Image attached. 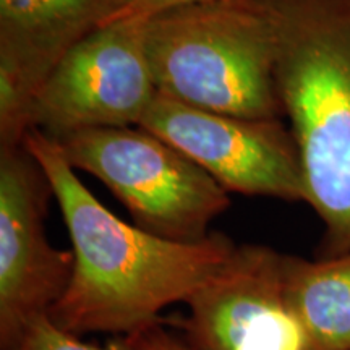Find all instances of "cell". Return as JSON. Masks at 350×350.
Instances as JSON below:
<instances>
[{
	"instance_id": "cell-9",
	"label": "cell",
	"mask_w": 350,
	"mask_h": 350,
	"mask_svg": "<svg viewBox=\"0 0 350 350\" xmlns=\"http://www.w3.org/2000/svg\"><path fill=\"white\" fill-rule=\"evenodd\" d=\"M133 0H0V150L25 143L44 83Z\"/></svg>"
},
{
	"instance_id": "cell-1",
	"label": "cell",
	"mask_w": 350,
	"mask_h": 350,
	"mask_svg": "<svg viewBox=\"0 0 350 350\" xmlns=\"http://www.w3.org/2000/svg\"><path fill=\"white\" fill-rule=\"evenodd\" d=\"M25 146L51 183L72 242V279L49 313L62 329L137 336L163 323L164 308L185 304L234 252L217 232L175 242L126 224L83 185L55 139L31 129Z\"/></svg>"
},
{
	"instance_id": "cell-10",
	"label": "cell",
	"mask_w": 350,
	"mask_h": 350,
	"mask_svg": "<svg viewBox=\"0 0 350 350\" xmlns=\"http://www.w3.org/2000/svg\"><path fill=\"white\" fill-rule=\"evenodd\" d=\"M282 279L310 350H350V253L314 261L282 255Z\"/></svg>"
},
{
	"instance_id": "cell-11",
	"label": "cell",
	"mask_w": 350,
	"mask_h": 350,
	"mask_svg": "<svg viewBox=\"0 0 350 350\" xmlns=\"http://www.w3.org/2000/svg\"><path fill=\"white\" fill-rule=\"evenodd\" d=\"M7 350H138L130 338H116L104 345L88 344L55 325L49 314H42L26 327L20 339Z\"/></svg>"
},
{
	"instance_id": "cell-4",
	"label": "cell",
	"mask_w": 350,
	"mask_h": 350,
	"mask_svg": "<svg viewBox=\"0 0 350 350\" xmlns=\"http://www.w3.org/2000/svg\"><path fill=\"white\" fill-rule=\"evenodd\" d=\"M55 142L73 169L124 203L135 226L159 237L200 242L230 204L229 191L206 170L142 126L88 129Z\"/></svg>"
},
{
	"instance_id": "cell-5",
	"label": "cell",
	"mask_w": 350,
	"mask_h": 350,
	"mask_svg": "<svg viewBox=\"0 0 350 350\" xmlns=\"http://www.w3.org/2000/svg\"><path fill=\"white\" fill-rule=\"evenodd\" d=\"M144 26L112 21L78 42L39 91L31 129L59 139L88 129L139 126L157 96Z\"/></svg>"
},
{
	"instance_id": "cell-13",
	"label": "cell",
	"mask_w": 350,
	"mask_h": 350,
	"mask_svg": "<svg viewBox=\"0 0 350 350\" xmlns=\"http://www.w3.org/2000/svg\"><path fill=\"white\" fill-rule=\"evenodd\" d=\"M135 347L138 350H193L183 340L180 336L164 329L163 323L139 332L137 336H130Z\"/></svg>"
},
{
	"instance_id": "cell-12",
	"label": "cell",
	"mask_w": 350,
	"mask_h": 350,
	"mask_svg": "<svg viewBox=\"0 0 350 350\" xmlns=\"http://www.w3.org/2000/svg\"><path fill=\"white\" fill-rule=\"evenodd\" d=\"M203 2H213V0H133L112 21H148L152 16L172 10V8Z\"/></svg>"
},
{
	"instance_id": "cell-2",
	"label": "cell",
	"mask_w": 350,
	"mask_h": 350,
	"mask_svg": "<svg viewBox=\"0 0 350 350\" xmlns=\"http://www.w3.org/2000/svg\"><path fill=\"white\" fill-rule=\"evenodd\" d=\"M268 21L274 80L299 148L321 258L350 253V0H247Z\"/></svg>"
},
{
	"instance_id": "cell-6",
	"label": "cell",
	"mask_w": 350,
	"mask_h": 350,
	"mask_svg": "<svg viewBox=\"0 0 350 350\" xmlns=\"http://www.w3.org/2000/svg\"><path fill=\"white\" fill-rule=\"evenodd\" d=\"M139 126L180 150L227 191L305 198L299 148L281 119L209 112L157 93Z\"/></svg>"
},
{
	"instance_id": "cell-3",
	"label": "cell",
	"mask_w": 350,
	"mask_h": 350,
	"mask_svg": "<svg viewBox=\"0 0 350 350\" xmlns=\"http://www.w3.org/2000/svg\"><path fill=\"white\" fill-rule=\"evenodd\" d=\"M157 93L209 112L281 119L273 34L247 0L172 8L144 26Z\"/></svg>"
},
{
	"instance_id": "cell-8",
	"label": "cell",
	"mask_w": 350,
	"mask_h": 350,
	"mask_svg": "<svg viewBox=\"0 0 350 350\" xmlns=\"http://www.w3.org/2000/svg\"><path fill=\"white\" fill-rule=\"evenodd\" d=\"M185 305L174 319L193 350H310L284 294L282 255L265 245H235Z\"/></svg>"
},
{
	"instance_id": "cell-7",
	"label": "cell",
	"mask_w": 350,
	"mask_h": 350,
	"mask_svg": "<svg viewBox=\"0 0 350 350\" xmlns=\"http://www.w3.org/2000/svg\"><path fill=\"white\" fill-rule=\"evenodd\" d=\"M51 183L25 143L0 150V349H10L67 291L73 253L46 232Z\"/></svg>"
}]
</instances>
